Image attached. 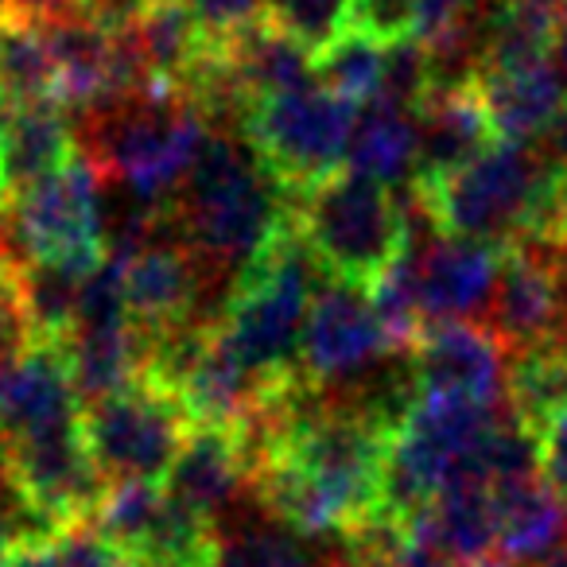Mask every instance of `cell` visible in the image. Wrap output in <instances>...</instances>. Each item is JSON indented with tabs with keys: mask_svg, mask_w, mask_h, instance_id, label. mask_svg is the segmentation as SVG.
<instances>
[{
	"mask_svg": "<svg viewBox=\"0 0 567 567\" xmlns=\"http://www.w3.org/2000/svg\"><path fill=\"white\" fill-rule=\"evenodd\" d=\"M175 241L237 292L241 276L296 226V198L245 133H214L172 203Z\"/></svg>",
	"mask_w": 567,
	"mask_h": 567,
	"instance_id": "6da1fadb",
	"label": "cell"
},
{
	"mask_svg": "<svg viewBox=\"0 0 567 567\" xmlns=\"http://www.w3.org/2000/svg\"><path fill=\"white\" fill-rule=\"evenodd\" d=\"M206 141V113L183 90L159 82L110 97L79 121V152L102 172V179L152 203H175Z\"/></svg>",
	"mask_w": 567,
	"mask_h": 567,
	"instance_id": "7a4b0ae2",
	"label": "cell"
},
{
	"mask_svg": "<svg viewBox=\"0 0 567 567\" xmlns=\"http://www.w3.org/2000/svg\"><path fill=\"white\" fill-rule=\"evenodd\" d=\"M319 260L300 229H288L237 284L218 334L260 381L288 389L303 378L300 342L319 284Z\"/></svg>",
	"mask_w": 567,
	"mask_h": 567,
	"instance_id": "3957f363",
	"label": "cell"
},
{
	"mask_svg": "<svg viewBox=\"0 0 567 567\" xmlns=\"http://www.w3.org/2000/svg\"><path fill=\"white\" fill-rule=\"evenodd\" d=\"M551 179L556 164L544 152L494 141L435 187H420V195L440 229L509 249L540 234Z\"/></svg>",
	"mask_w": 567,
	"mask_h": 567,
	"instance_id": "277c9868",
	"label": "cell"
},
{
	"mask_svg": "<svg viewBox=\"0 0 567 567\" xmlns=\"http://www.w3.org/2000/svg\"><path fill=\"white\" fill-rule=\"evenodd\" d=\"M497 420H502L497 404L420 393L404 424L389 440L381 517L409 525L447 486L474 482L478 451Z\"/></svg>",
	"mask_w": 567,
	"mask_h": 567,
	"instance_id": "5b68a950",
	"label": "cell"
},
{
	"mask_svg": "<svg viewBox=\"0 0 567 567\" xmlns=\"http://www.w3.org/2000/svg\"><path fill=\"white\" fill-rule=\"evenodd\" d=\"M296 229L327 276L365 288H373L409 249L401 198L354 172H339L296 195Z\"/></svg>",
	"mask_w": 567,
	"mask_h": 567,
	"instance_id": "8992f818",
	"label": "cell"
},
{
	"mask_svg": "<svg viewBox=\"0 0 567 567\" xmlns=\"http://www.w3.org/2000/svg\"><path fill=\"white\" fill-rule=\"evenodd\" d=\"M358 110L342 102L323 82H308L300 90L260 97L249 105L241 133L252 141L276 179L292 195L334 179L347 164L350 136H354Z\"/></svg>",
	"mask_w": 567,
	"mask_h": 567,
	"instance_id": "52a82bcc",
	"label": "cell"
},
{
	"mask_svg": "<svg viewBox=\"0 0 567 567\" xmlns=\"http://www.w3.org/2000/svg\"><path fill=\"white\" fill-rule=\"evenodd\" d=\"M0 249L12 268L35 260H105V183L86 156L20 190L0 218Z\"/></svg>",
	"mask_w": 567,
	"mask_h": 567,
	"instance_id": "ba28073f",
	"label": "cell"
},
{
	"mask_svg": "<svg viewBox=\"0 0 567 567\" xmlns=\"http://www.w3.org/2000/svg\"><path fill=\"white\" fill-rule=\"evenodd\" d=\"M82 432L97 471L110 486H117V482H164L195 424L179 396L141 378L105 401L86 404Z\"/></svg>",
	"mask_w": 567,
	"mask_h": 567,
	"instance_id": "9c48e42d",
	"label": "cell"
},
{
	"mask_svg": "<svg viewBox=\"0 0 567 567\" xmlns=\"http://www.w3.org/2000/svg\"><path fill=\"white\" fill-rule=\"evenodd\" d=\"M389 354H396V347L381 323L370 288L327 276L303 323L300 373H308L316 389H334L370 373Z\"/></svg>",
	"mask_w": 567,
	"mask_h": 567,
	"instance_id": "30bf717a",
	"label": "cell"
},
{
	"mask_svg": "<svg viewBox=\"0 0 567 567\" xmlns=\"http://www.w3.org/2000/svg\"><path fill=\"white\" fill-rule=\"evenodd\" d=\"M502 257L505 249L497 245L447 234V229L412 237L409 249L401 252V265L409 272L424 327L474 323V316H486Z\"/></svg>",
	"mask_w": 567,
	"mask_h": 567,
	"instance_id": "8fae6325",
	"label": "cell"
},
{
	"mask_svg": "<svg viewBox=\"0 0 567 567\" xmlns=\"http://www.w3.org/2000/svg\"><path fill=\"white\" fill-rule=\"evenodd\" d=\"M86 404L63 342H35L0 370V451L79 432Z\"/></svg>",
	"mask_w": 567,
	"mask_h": 567,
	"instance_id": "7c38bea8",
	"label": "cell"
},
{
	"mask_svg": "<svg viewBox=\"0 0 567 567\" xmlns=\"http://www.w3.org/2000/svg\"><path fill=\"white\" fill-rule=\"evenodd\" d=\"M482 327L509 350V358L567 339V311L551 245L520 241L505 249Z\"/></svg>",
	"mask_w": 567,
	"mask_h": 567,
	"instance_id": "4fadbf2b",
	"label": "cell"
},
{
	"mask_svg": "<svg viewBox=\"0 0 567 567\" xmlns=\"http://www.w3.org/2000/svg\"><path fill=\"white\" fill-rule=\"evenodd\" d=\"M412 370L420 393L478 404H502V396H509V350L482 323L424 327L412 347Z\"/></svg>",
	"mask_w": 567,
	"mask_h": 567,
	"instance_id": "5bb4252c",
	"label": "cell"
},
{
	"mask_svg": "<svg viewBox=\"0 0 567 567\" xmlns=\"http://www.w3.org/2000/svg\"><path fill=\"white\" fill-rule=\"evenodd\" d=\"M159 486L172 502H179L218 533L221 520L234 517L245 494L257 486V458L237 432L195 427Z\"/></svg>",
	"mask_w": 567,
	"mask_h": 567,
	"instance_id": "9a60e30c",
	"label": "cell"
},
{
	"mask_svg": "<svg viewBox=\"0 0 567 567\" xmlns=\"http://www.w3.org/2000/svg\"><path fill=\"white\" fill-rule=\"evenodd\" d=\"M474 97L486 110L497 141L533 144L544 141L559 113L567 110V79L551 63V55L533 63L482 66L474 74Z\"/></svg>",
	"mask_w": 567,
	"mask_h": 567,
	"instance_id": "2e32d148",
	"label": "cell"
},
{
	"mask_svg": "<svg viewBox=\"0 0 567 567\" xmlns=\"http://www.w3.org/2000/svg\"><path fill=\"white\" fill-rule=\"evenodd\" d=\"M79 156V133L55 97L0 94V183L17 198Z\"/></svg>",
	"mask_w": 567,
	"mask_h": 567,
	"instance_id": "e0dca14e",
	"label": "cell"
},
{
	"mask_svg": "<svg viewBox=\"0 0 567 567\" xmlns=\"http://www.w3.org/2000/svg\"><path fill=\"white\" fill-rule=\"evenodd\" d=\"M416 548L455 567H482L497 556L494 489L478 482L447 486L404 525Z\"/></svg>",
	"mask_w": 567,
	"mask_h": 567,
	"instance_id": "ac0fdd59",
	"label": "cell"
},
{
	"mask_svg": "<svg viewBox=\"0 0 567 567\" xmlns=\"http://www.w3.org/2000/svg\"><path fill=\"white\" fill-rule=\"evenodd\" d=\"M420 125V167H416V187H435L471 164L478 152L494 144V128L486 121V110L471 90H440L416 110Z\"/></svg>",
	"mask_w": 567,
	"mask_h": 567,
	"instance_id": "d6986e66",
	"label": "cell"
},
{
	"mask_svg": "<svg viewBox=\"0 0 567 567\" xmlns=\"http://www.w3.org/2000/svg\"><path fill=\"white\" fill-rule=\"evenodd\" d=\"M497 559L513 567H540L567 536V502L536 474L528 482L494 489Z\"/></svg>",
	"mask_w": 567,
	"mask_h": 567,
	"instance_id": "ffe728a7",
	"label": "cell"
},
{
	"mask_svg": "<svg viewBox=\"0 0 567 567\" xmlns=\"http://www.w3.org/2000/svg\"><path fill=\"white\" fill-rule=\"evenodd\" d=\"M334 536H303L280 517H241L214 533L210 567H347V536L331 548Z\"/></svg>",
	"mask_w": 567,
	"mask_h": 567,
	"instance_id": "44dd1931",
	"label": "cell"
},
{
	"mask_svg": "<svg viewBox=\"0 0 567 567\" xmlns=\"http://www.w3.org/2000/svg\"><path fill=\"white\" fill-rule=\"evenodd\" d=\"M420 167V125L416 110L389 102H370L358 110L354 136H350L347 172L373 179L381 187H404L412 179L416 187Z\"/></svg>",
	"mask_w": 567,
	"mask_h": 567,
	"instance_id": "7402d4cb",
	"label": "cell"
},
{
	"mask_svg": "<svg viewBox=\"0 0 567 567\" xmlns=\"http://www.w3.org/2000/svg\"><path fill=\"white\" fill-rule=\"evenodd\" d=\"M125 28L133 35L148 82H159V86L183 90L190 82V74L218 51L198 32V24L179 0H152L148 9Z\"/></svg>",
	"mask_w": 567,
	"mask_h": 567,
	"instance_id": "603a6c76",
	"label": "cell"
},
{
	"mask_svg": "<svg viewBox=\"0 0 567 567\" xmlns=\"http://www.w3.org/2000/svg\"><path fill=\"white\" fill-rule=\"evenodd\" d=\"M226 71L234 79V86L241 90L245 102H260V97L284 94V90H300L308 82H316V55L303 43H296L292 35L276 32L272 24H257L245 35H237L234 43L221 48Z\"/></svg>",
	"mask_w": 567,
	"mask_h": 567,
	"instance_id": "cb8c5ba5",
	"label": "cell"
},
{
	"mask_svg": "<svg viewBox=\"0 0 567 567\" xmlns=\"http://www.w3.org/2000/svg\"><path fill=\"white\" fill-rule=\"evenodd\" d=\"M567 404V339L509 358V409L528 427H540Z\"/></svg>",
	"mask_w": 567,
	"mask_h": 567,
	"instance_id": "d4e9b609",
	"label": "cell"
},
{
	"mask_svg": "<svg viewBox=\"0 0 567 567\" xmlns=\"http://www.w3.org/2000/svg\"><path fill=\"white\" fill-rule=\"evenodd\" d=\"M319 82L350 102L354 110L378 102L385 90V43L362 32H347L316 59Z\"/></svg>",
	"mask_w": 567,
	"mask_h": 567,
	"instance_id": "484cf974",
	"label": "cell"
},
{
	"mask_svg": "<svg viewBox=\"0 0 567 567\" xmlns=\"http://www.w3.org/2000/svg\"><path fill=\"white\" fill-rule=\"evenodd\" d=\"M0 94L55 97V71L40 24L9 20L0 28Z\"/></svg>",
	"mask_w": 567,
	"mask_h": 567,
	"instance_id": "4316f807",
	"label": "cell"
},
{
	"mask_svg": "<svg viewBox=\"0 0 567 567\" xmlns=\"http://www.w3.org/2000/svg\"><path fill=\"white\" fill-rule=\"evenodd\" d=\"M350 17L354 0H268V24L303 43L316 59L350 32Z\"/></svg>",
	"mask_w": 567,
	"mask_h": 567,
	"instance_id": "83f0119b",
	"label": "cell"
},
{
	"mask_svg": "<svg viewBox=\"0 0 567 567\" xmlns=\"http://www.w3.org/2000/svg\"><path fill=\"white\" fill-rule=\"evenodd\" d=\"M179 4L214 48H226L268 20V0H179Z\"/></svg>",
	"mask_w": 567,
	"mask_h": 567,
	"instance_id": "f1b7e54d",
	"label": "cell"
},
{
	"mask_svg": "<svg viewBox=\"0 0 567 567\" xmlns=\"http://www.w3.org/2000/svg\"><path fill=\"white\" fill-rule=\"evenodd\" d=\"M35 327L28 316L24 292H20V276L12 265H0V370L17 362L24 350L35 347Z\"/></svg>",
	"mask_w": 567,
	"mask_h": 567,
	"instance_id": "f546056e",
	"label": "cell"
},
{
	"mask_svg": "<svg viewBox=\"0 0 567 567\" xmlns=\"http://www.w3.org/2000/svg\"><path fill=\"white\" fill-rule=\"evenodd\" d=\"M350 32H362L378 43L416 35V0H354Z\"/></svg>",
	"mask_w": 567,
	"mask_h": 567,
	"instance_id": "4dcf8cb0",
	"label": "cell"
},
{
	"mask_svg": "<svg viewBox=\"0 0 567 567\" xmlns=\"http://www.w3.org/2000/svg\"><path fill=\"white\" fill-rule=\"evenodd\" d=\"M59 567H141L133 556L110 544L94 525H74L59 536Z\"/></svg>",
	"mask_w": 567,
	"mask_h": 567,
	"instance_id": "1f68e13d",
	"label": "cell"
},
{
	"mask_svg": "<svg viewBox=\"0 0 567 567\" xmlns=\"http://www.w3.org/2000/svg\"><path fill=\"white\" fill-rule=\"evenodd\" d=\"M536 447H540V478L567 502V404L536 427Z\"/></svg>",
	"mask_w": 567,
	"mask_h": 567,
	"instance_id": "d6a6232c",
	"label": "cell"
},
{
	"mask_svg": "<svg viewBox=\"0 0 567 567\" xmlns=\"http://www.w3.org/2000/svg\"><path fill=\"white\" fill-rule=\"evenodd\" d=\"M94 0H12V12L17 20H28V24H48V20L59 17H74V12H90Z\"/></svg>",
	"mask_w": 567,
	"mask_h": 567,
	"instance_id": "836d02e7",
	"label": "cell"
},
{
	"mask_svg": "<svg viewBox=\"0 0 567 567\" xmlns=\"http://www.w3.org/2000/svg\"><path fill=\"white\" fill-rule=\"evenodd\" d=\"M4 567H59V536L55 540H20Z\"/></svg>",
	"mask_w": 567,
	"mask_h": 567,
	"instance_id": "e575fe53",
	"label": "cell"
},
{
	"mask_svg": "<svg viewBox=\"0 0 567 567\" xmlns=\"http://www.w3.org/2000/svg\"><path fill=\"white\" fill-rule=\"evenodd\" d=\"M551 63H556L567 79V4L556 12V20H551Z\"/></svg>",
	"mask_w": 567,
	"mask_h": 567,
	"instance_id": "d590c367",
	"label": "cell"
},
{
	"mask_svg": "<svg viewBox=\"0 0 567 567\" xmlns=\"http://www.w3.org/2000/svg\"><path fill=\"white\" fill-rule=\"evenodd\" d=\"M551 260H556V280H559V296H564V311H567V237L559 245H551Z\"/></svg>",
	"mask_w": 567,
	"mask_h": 567,
	"instance_id": "8d00e7d4",
	"label": "cell"
},
{
	"mask_svg": "<svg viewBox=\"0 0 567 567\" xmlns=\"http://www.w3.org/2000/svg\"><path fill=\"white\" fill-rule=\"evenodd\" d=\"M20 544V536H17V528L9 525V517L0 513V567L9 564V556H12V548Z\"/></svg>",
	"mask_w": 567,
	"mask_h": 567,
	"instance_id": "74e56055",
	"label": "cell"
},
{
	"mask_svg": "<svg viewBox=\"0 0 567 567\" xmlns=\"http://www.w3.org/2000/svg\"><path fill=\"white\" fill-rule=\"evenodd\" d=\"M513 9H528V12H544V17H556L567 0H509Z\"/></svg>",
	"mask_w": 567,
	"mask_h": 567,
	"instance_id": "f35d334b",
	"label": "cell"
},
{
	"mask_svg": "<svg viewBox=\"0 0 567 567\" xmlns=\"http://www.w3.org/2000/svg\"><path fill=\"white\" fill-rule=\"evenodd\" d=\"M9 20H17V12H12V0H0V28L9 24Z\"/></svg>",
	"mask_w": 567,
	"mask_h": 567,
	"instance_id": "ab89813d",
	"label": "cell"
},
{
	"mask_svg": "<svg viewBox=\"0 0 567 567\" xmlns=\"http://www.w3.org/2000/svg\"><path fill=\"white\" fill-rule=\"evenodd\" d=\"M540 567H567V548H559L556 556H551L548 564H540Z\"/></svg>",
	"mask_w": 567,
	"mask_h": 567,
	"instance_id": "60d3db41",
	"label": "cell"
},
{
	"mask_svg": "<svg viewBox=\"0 0 567 567\" xmlns=\"http://www.w3.org/2000/svg\"><path fill=\"white\" fill-rule=\"evenodd\" d=\"M9 203H12L9 190H4V183H0V218H4V210H9Z\"/></svg>",
	"mask_w": 567,
	"mask_h": 567,
	"instance_id": "b9f144b4",
	"label": "cell"
},
{
	"mask_svg": "<svg viewBox=\"0 0 567 567\" xmlns=\"http://www.w3.org/2000/svg\"><path fill=\"white\" fill-rule=\"evenodd\" d=\"M0 265H9V260H4V249H0Z\"/></svg>",
	"mask_w": 567,
	"mask_h": 567,
	"instance_id": "7bdbcfd3",
	"label": "cell"
}]
</instances>
